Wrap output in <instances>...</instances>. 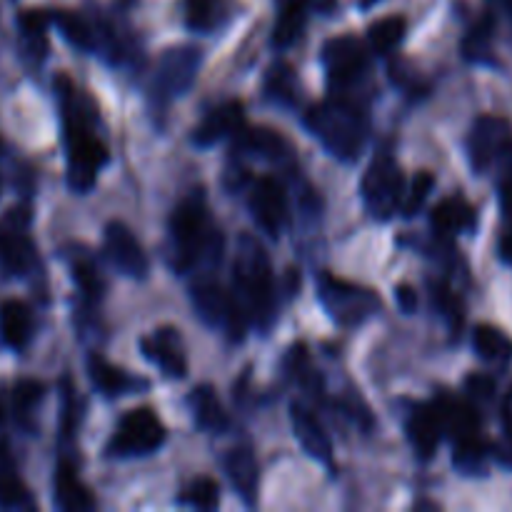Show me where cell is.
<instances>
[{"label":"cell","mask_w":512,"mask_h":512,"mask_svg":"<svg viewBox=\"0 0 512 512\" xmlns=\"http://www.w3.org/2000/svg\"><path fill=\"white\" fill-rule=\"evenodd\" d=\"M55 88L63 110L65 148H68V185L73 193H88L98 183V173L108 165L110 153L103 140L90 130V115L85 113L83 100L75 95V85L68 75H58Z\"/></svg>","instance_id":"obj_1"},{"label":"cell","mask_w":512,"mask_h":512,"mask_svg":"<svg viewBox=\"0 0 512 512\" xmlns=\"http://www.w3.org/2000/svg\"><path fill=\"white\" fill-rule=\"evenodd\" d=\"M170 240H173L170 265L178 273H188L200 260L220 255L223 235L218 233L213 218H210L203 190H193L188 198L175 205L173 215H170Z\"/></svg>","instance_id":"obj_2"},{"label":"cell","mask_w":512,"mask_h":512,"mask_svg":"<svg viewBox=\"0 0 512 512\" xmlns=\"http://www.w3.org/2000/svg\"><path fill=\"white\" fill-rule=\"evenodd\" d=\"M235 288H238V303L245 318L253 320L260 330H268L275 320V280L273 265L268 253L258 240L243 235L238 245V255L233 263Z\"/></svg>","instance_id":"obj_3"},{"label":"cell","mask_w":512,"mask_h":512,"mask_svg":"<svg viewBox=\"0 0 512 512\" xmlns=\"http://www.w3.org/2000/svg\"><path fill=\"white\" fill-rule=\"evenodd\" d=\"M305 123L335 158L350 163L363 153L368 140V118L353 100L343 95L323 100L305 113Z\"/></svg>","instance_id":"obj_4"},{"label":"cell","mask_w":512,"mask_h":512,"mask_svg":"<svg viewBox=\"0 0 512 512\" xmlns=\"http://www.w3.org/2000/svg\"><path fill=\"white\" fill-rule=\"evenodd\" d=\"M190 298H193L195 310H198V315L205 323L223 330V333L228 335L230 340H235V343L243 340L248 318H245L238 298H235L225 285H220L218 280L213 278H200L198 283L193 285V290H190Z\"/></svg>","instance_id":"obj_5"},{"label":"cell","mask_w":512,"mask_h":512,"mask_svg":"<svg viewBox=\"0 0 512 512\" xmlns=\"http://www.w3.org/2000/svg\"><path fill=\"white\" fill-rule=\"evenodd\" d=\"M320 300L328 308L330 318L338 320L345 328L365 323L380 308V295L375 290L360 288L330 273L320 278Z\"/></svg>","instance_id":"obj_6"},{"label":"cell","mask_w":512,"mask_h":512,"mask_svg":"<svg viewBox=\"0 0 512 512\" xmlns=\"http://www.w3.org/2000/svg\"><path fill=\"white\" fill-rule=\"evenodd\" d=\"M360 193H363L365 208L373 218H393L395 210L403 203V173H400V165L395 163V158H390L388 153L375 155L363 173Z\"/></svg>","instance_id":"obj_7"},{"label":"cell","mask_w":512,"mask_h":512,"mask_svg":"<svg viewBox=\"0 0 512 512\" xmlns=\"http://www.w3.org/2000/svg\"><path fill=\"white\" fill-rule=\"evenodd\" d=\"M165 443V425L150 408H135L120 418L113 438L108 443V453L115 458H140L150 455Z\"/></svg>","instance_id":"obj_8"},{"label":"cell","mask_w":512,"mask_h":512,"mask_svg":"<svg viewBox=\"0 0 512 512\" xmlns=\"http://www.w3.org/2000/svg\"><path fill=\"white\" fill-rule=\"evenodd\" d=\"M30 210L25 205L10 208L0 218V268L10 275L28 273L35 265V243L30 238Z\"/></svg>","instance_id":"obj_9"},{"label":"cell","mask_w":512,"mask_h":512,"mask_svg":"<svg viewBox=\"0 0 512 512\" xmlns=\"http://www.w3.org/2000/svg\"><path fill=\"white\" fill-rule=\"evenodd\" d=\"M200 68V50L193 45H178V48H168L158 60L153 80L155 100L160 103H170L178 95L188 93L190 85L198 78Z\"/></svg>","instance_id":"obj_10"},{"label":"cell","mask_w":512,"mask_h":512,"mask_svg":"<svg viewBox=\"0 0 512 512\" xmlns=\"http://www.w3.org/2000/svg\"><path fill=\"white\" fill-rule=\"evenodd\" d=\"M250 213H253L255 223L265 230L268 235H280V230L285 228L290 218L288 208V195L285 188L280 185V180H275L273 175H263L253 183L250 188Z\"/></svg>","instance_id":"obj_11"},{"label":"cell","mask_w":512,"mask_h":512,"mask_svg":"<svg viewBox=\"0 0 512 512\" xmlns=\"http://www.w3.org/2000/svg\"><path fill=\"white\" fill-rule=\"evenodd\" d=\"M323 60L325 68H328L330 83H335L338 88L355 85L365 75V68H368L365 45L353 35H340V38L328 40L323 48Z\"/></svg>","instance_id":"obj_12"},{"label":"cell","mask_w":512,"mask_h":512,"mask_svg":"<svg viewBox=\"0 0 512 512\" xmlns=\"http://www.w3.org/2000/svg\"><path fill=\"white\" fill-rule=\"evenodd\" d=\"M103 240L110 263H113L120 273L135 280H143L145 275H148V255H145L143 245L135 238L130 225H125L123 220H110V223L105 225Z\"/></svg>","instance_id":"obj_13"},{"label":"cell","mask_w":512,"mask_h":512,"mask_svg":"<svg viewBox=\"0 0 512 512\" xmlns=\"http://www.w3.org/2000/svg\"><path fill=\"white\" fill-rule=\"evenodd\" d=\"M512 138L510 123L498 115H480L473 125V133L468 140V153L470 163L478 173L493 168L498 163L500 153L505 150L508 140Z\"/></svg>","instance_id":"obj_14"},{"label":"cell","mask_w":512,"mask_h":512,"mask_svg":"<svg viewBox=\"0 0 512 512\" xmlns=\"http://www.w3.org/2000/svg\"><path fill=\"white\" fill-rule=\"evenodd\" d=\"M140 350L150 363L158 365L168 378H185L188 375V358H185L183 338L175 328H160L140 340Z\"/></svg>","instance_id":"obj_15"},{"label":"cell","mask_w":512,"mask_h":512,"mask_svg":"<svg viewBox=\"0 0 512 512\" xmlns=\"http://www.w3.org/2000/svg\"><path fill=\"white\" fill-rule=\"evenodd\" d=\"M290 423H293L295 438H298V443L303 445L310 458L323 465H333V443H330L323 423H320L313 410L305 408L303 403H293L290 405Z\"/></svg>","instance_id":"obj_16"},{"label":"cell","mask_w":512,"mask_h":512,"mask_svg":"<svg viewBox=\"0 0 512 512\" xmlns=\"http://www.w3.org/2000/svg\"><path fill=\"white\" fill-rule=\"evenodd\" d=\"M243 120H245L243 100H225V103L215 105L213 110H208V115H205V118L198 123V128L193 130V140L200 145V148H208V145H215L218 140L238 133V130L243 128Z\"/></svg>","instance_id":"obj_17"},{"label":"cell","mask_w":512,"mask_h":512,"mask_svg":"<svg viewBox=\"0 0 512 512\" xmlns=\"http://www.w3.org/2000/svg\"><path fill=\"white\" fill-rule=\"evenodd\" d=\"M408 440L420 460H433L443 440V423L435 405H418L408 420Z\"/></svg>","instance_id":"obj_18"},{"label":"cell","mask_w":512,"mask_h":512,"mask_svg":"<svg viewBox=\"0 0 512 512\" xmlns=\"http://www.w3.org/2000/svg\"><path fill=\"white\" fill-rule=\"evenodd\" d=\"M225 473H228L230 483H233V488L238 490L245 503H258L260 468L250 445H238V448L230 450L228 458H225Z\"/></svg>","instance_id":"obj_19"},{"label":"cell","mask_w":512,"mask_h":512,"mask_svg":"<svg viewBox=\"0 0 512 512\" xmlns=\"http://www.w3.org/2000/svg\"><path fill=\"white\" fill-rule=\"evenodd\" d=\"M55 503L60 510L68 512H83L95 508V498L88 488L83 485V480L78 478V470L70 463L60 460L58 468H55Z\"/></svg>","instance_id":"obj_20"},{"label":"cell","mask_w":512,"mask_h":512,"mask_svg":"<svg viewBox=\"0 0 512 512\" xmlns=\"http://www.w3.org/2000/svg\"><path fill=\"white\" fill-rule=\"evenodd\" d=\"M433 405L440 415V423H443V433L453 435L455 443L480 435V418L473 405L458 398H440Z\"/></svg>","instance_id":"obj_21"},{"label":"cell","mask_w":512,"mask_h":512,"mask_svg":"<svg viewBox=\"0 0 512 512\" xmlns=\"http://www.w3.org/2000/svg\"><path fill=\"white\" fill-rule=\"evenodd\" d=\"M0 333L15 350H23L33 338V313L23 300H5L0 305Z\"/></svg>","instance_id":"obj_22"},{"label":"cell","mask_w":512,"mask_h":512,"mask_svg":"<svg viewBox=\"0 0 512 512\" xmlns=\"http://www.w3.org/2000/svg\"><path fill=\"white\" fill-rule=\"evenodd\" d=\"M190 408H193L195 423L203 430L210 433H223L228 428V413H225L223 403H220L218 393H215L213 385H198V388L190 393Z\"/></svg>","instance_id":"obj_23"},{"label":"cell","mask_w":512,"mask_h":512,"mask_svg":"<svg viewBox=\"0 0 512 512\" xmlns=\"http://www.w3.org/2000/svg\"><path fill=\"white\" fill-rule=\"evenodd\" d=\"M305 20H308V0H283L273 25V45L278 48L293 45L303 35Z\"/></svg>","instance_id":"obj_24"},{"label":"cell","mask_w":512,"mask_h":512,"mask_svg":"<svg viewBox=\"0 0 512 512\" xmlns=\"http://www.w3.org/2000/svg\"><path fill=\"white\" fill-rule=\"evenodd\" d=\"M475 225V210L463 198H445L433 210V228L438 233H463Z\"/></svg>","instance_id":"obj_25"},{"label":"cell","mask_w":512,"mask_h":512,"mask_svg":"<svg viewBox=\"0 0 512 512\" xmlns=\"http://www.w3.org/2000/svg\"><path fill=\"white\" fill-rule=\"evenodd\" d=\"M88 375L90 380H93L95 388L103 395H110V398H113V395H125L135 385V380L130 378L123 368L108 363V360L98 353H93L88 358Z\"/></svg>","instance_id":"obj_26"},{"label":"cell","mask_w":512,"mask_h":512,"mask_svg":"<svg viewBox=\"0 0 512 512\" xmlns=\"http://www.w3.org/2000/svg\"><path fill=\"white\" fill-rule=\"evenodd\" d=\"M30 503V493L18 473L10 450L0 443V505L3 508H23Z\"/></svg>","instance_id":"obj_27"},{"label":"cell","mask_w":512,"mask_h":512,"mask_svg":"<svg viewBox=\"0 0 512 512\" xmlns=\"http://www.w3.org/2000/svg\"><path fill=\"white\" fill-rule=\"evenodd\" d=\"M238 145L245 150H253V153L265 155V158H280V155H288V140L273 128H240L238 133Z\"/></svg>","instance_id":"obj_28"},{"label":"cell","mask_w":512,"mask_h":512,"mask_svg":"<svg viewBox=\"0 0 512 512\" xmlns=\"http://www.w3.org/2000/svg\"><path fill=\"white\" fill-rule=\"evenodd\" d=\"M493 35H495V15L485 13L473 23L463 40V55L473 63H485L493 53Z\"/></svg>","instance_id":"obj_29"},{"label":"cell","mask_w":512,"mask_h":512,"mask_svg":"<svg viewBox=\"0 0 512 512\" xmlns=\"http://www.w3.org/2000/svg\"><path fill=\"white\" fill-rule=\"evenodd\" d=\"M405 30H408V20H405L403 15H388V18L370 25L368 45L373 48V53L378 55L390 53V50L398 48V45L403 43Z\"/></svg>","instance_id":"obj_30"},{"label":"cell","mask_w":512,"mask_h":512,"mask_svg":"<svg viewBox=\"0 0 512 512\" xmlns=\"http://www.w3.org/2000/svg\"><path fill=\"white\" fill-rule=\"evenodd\" d=\"M473 345L480 358L490 363H505L512 358V340L493 325H478L473 333Z\"/></svg>","instance_id":"obj_31"},{"label":"cell","mask_w":512,"mask_h":512,"mask_svg":"<svg viewBox=\"0 0 512 512\" xmlns=\"http://www.w3.org/2000/svg\"><path fill=\"white\" fill-rule=\"evenodd\" d=\"M50 23L58 25L60 33H63L65 38H68V43L75 45V48L80 50L95 48V33L83 15L70 13V10H55V13H50Z\"/></svg>","instance_id":"obj_32"},{"label":"cell","mask_w":512,"mask_h":512,"mask_svg":"<svg viewBox=\"0 0 512 512\" xmlns=\"http://www.w3.org/2000/svg\"><path fill=\"white\" fill-rule=\"evenodd\" d=\"M18 23L25 40H28V48L33 50V55L43 58L45 50H48V35H45V30L50 25V13H45V10H23Z\"/></svg>","instance_id":"obj_33"},{"label":"cell","mask_w":512,"mask_h":512,"mask_svg":"<svg viewBox=\"0 0 512 512\" xmlns=\"http://www.w3.org/2000/svg\"><path fill=\"white\" fill-rule=\"evenodd\" d=\"M485 458H488V448H485V443L480 440V435H473V438H465L455 443L453 460L465 475L483 473Z\"/></svg>","instance_id":"obj_34"},{"label":"cell","mask_w":512,"mask_h":512,"mask_svg":"<svg viewBox=\"0 0 512 512\" xmlns=\"http://www.w3.org/2000/svg\"><path fill=\"white\" fill-rule=\"evenodd\" d=\"M180 500L198 510H215L220 505V488L213 478H195L185 485Z\"/></svg>","instance_id":"obj_35"},{"label":"cell","mask_w":512,"mask_h":512,"mask_svg":"<svg viewBox=\"0 0 512 512\" xmlns=\"http://www.w3.org/2000/svg\"><path fill=\"white\" fill-rule=\"evenodd\" d=\"M73 278L78 283L80 293L88 300H100L105 293V280L100 275L98 265L88 258H75L73 260Z\"/></svg>","instance_id":"obj_36"},{"label":"cell","mask_w":512,"mask_h":512,"mask_svg":"<svg viewBox=\"0 0 512 512\" xmlns=\"http://www.w3.org/2000/svg\"><path fill=\"white\" fill-rule=\"evenodd\" d=\"M185 23L195 33H208L218 23V0H185Z\"/></svg>","instance_id":"obj_37"},{"label":"cell","mask_w":512,"mask_h":512,"mask_svg":"<svg viewBox=\"0 0 512 512\" xmlns=\"http://www.w3.org/2000/svg\"><path fill=\"white\" fill-rule=\"evenodd\" d=\"M433 188H435V175L430 173V170H420V173L413 178V183H410L408 193H403V203H400L403 213L408 215V218H413V215L423 208V203L428 200L430 190Z\"/></svg>","instance_id":"obj_38"},{"label":"cell","mask_w":512,"mask_h":512,"mask_svg":"<svg viewBox=\"0 0 512 512\" xmlns=\"http://www.w3.org/2000/svg\"><path fill=\"white\" fill-rule=\"evenodd\" d=\"M43 398V385L38 380H20L13 388V410L18 418L30 415V410L40 403Z\"/></svg>","instance_id":"obj_39"},{"label":"cell","mask_w":512,"mask_h":512,"mask_svg":"<svg viewBox=\"0 0 512 512\" xmlns=\"http://www.w3.org/2000/svg\"><path fill=\"white\" fill-rule=\"evenodd\" d=\"M438 293H433V298L438 300V305H440V310H443L445 315H448V320L450 323H453V328L458 330L460 325H463V318H465V313H463V305H460V300H458V295L453 293V290L448 288V285H438Z\"/></svg>","instance_id":"obj_40"},{"label":"cell","mask_w":512,"mask_h":512,"mask_svg":"<svg viewBox=\"0 0 512 512\" xmlns=\"http://www.w3.org/2000/svg\"><path fill=\"white\" fill-rule=\"evenodd\" d=\"M270 88L275 90L273 95L285 100H293L295 95V73L288 65H273L270 68Z\"/></svg>","instance_id":"obj_41"},{"label":"cell","mask_w":512,"mask_h":512,"mask_svg":"<svg viewBox=\"0 0 512 512\" xmlns=\"http://www.w3.org/2000/svg\"><path fill=\"white\" fill-rule=\"evenodd\" d=\"M465 388H468V393L475 395V398H493L495 380L488 378V375H470V378L465 380Z\"/></svg>","instance_id":"obj_42"},{"label":"cell","mask_w":512,"mask_h":512,"mask_svg":"<svg viewBox=\"0 0 512 512\" xmlns=\"http://www.w3.org/2000/svg\"><path fill=\"white\" fill-rule=\"evenodd\" d=\"M398 303H400V308L405 310V313H413V310L418 308V295H415V290L410 288V285H400V288H398Z\"/></svg>","instance_id":"obj_43"},{"label":"cell","mask_w":512,"mask_h":512,"mask_svg":"<svg viewBox=\"0 0 512 512\" xmlns=\"http://www.w3.org/2000/svg\"><path fill=\"white\" fill-rule=\"evenodd\" d=\"M378 0H363V8H370V5H375Z\"/></svg>","instance_id":"obj_44"},{"label":"cell","mask_w":512,"mask_h":512,"mask_svg":"<svg viewBox=\"0 0 512 512\" xmlns=\"http://www.w3.org/2000/svg\"><path fill=\"white\" fill-rule=\"evenodd\" d=\"M0 188H3V180H0Z\"/></svg>","instance_id":"obj_45"}]
</instances>
